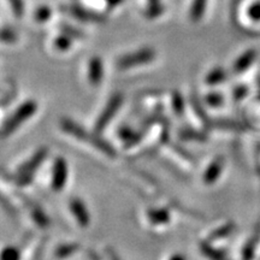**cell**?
<instances>
[{"label": "cell", "mask_w": 260, "mask_h": 260, "mask_svg": "<svg viewBox=\"0 0 260 260\" xmlns=\"http://www.w3.org/2000/svg\"><path fill=\"white\" fill-rule=\"evenodd\" d=\"M60 128L63 132L69 134L73 138L80 140V141L86 142L89 146H92L99 152H102L103 154H105L106 157L115 158L117 157L116 149L112 147L110 142H107L106 140H104L102 136H99L98 133H89L88 130H86L83 126L77 124L76 122H74L73 119L69 118H63L60 121Z\"/></svg>", "instance_id": "1"}, {"label": "cell", "mask_w": 260, "mask_h": 260, "mask_svg": "<svg viewBox=\"0 0 260 260\" xmlns=\"http://www.w3.org/2000/svg\"><path fill=\"white\" fill-rule=\"evenodd\" d=\"M38 109V103L32 99L25 100L24 103H22L0 126V139H6L11 136L16 130L21 128L25 122L29 121L37 113Z\"/></svg>", "instance_id": "2"}, {"label": "cell", "mask_w": 260, "mask_h": 260, "mask_svg": "<svg viewBox=\"0 0 260 260\" xmlns=\"http://www.w3.org/2000/svg\"><path fill=\"white\" fill-rule=\"evenodd\" d=\"M157 57V52L152 47H141L140 50L123 54L116 60V67L118 70H132L136 67H141L152 63Z\"/></svg>", "instance_id": "3"}, {"label": "cell", "mask_w": 260, "mask_h": 260, "mask_svg": "<svg viewBox=\"0 0 260 260\" xmlns=\"http://www.w3.org/2000/svg\"><path fill=\"white\" fill-rule=\"evenodd\" d=\"M48 154L47 148L42 147L38 149L34 154L31 155L28 160H25L21 167H18L17 171H16V182L19 184V186H25L29 182L32 180L35 172L39 168L41 167L42 162L45 161Z\"/></svg>", "instance_id": "4"}, {"label": "cell", "mask_w": 260, "mask_h": 260, "mask_svg": "<svg viewBox=\"0 0 260 260\" xmlns=\"http://www.w3.org/2000/svg\"><path fill=\"white\" fill-rule=\"evenodd\" d=\"M123 105V95L119 93L113 94V95L110 98L109 102L106 103L105 107L103 109V111L100 112L99 117H98L95 125H94V132L100 134V133L104 132L107 126H109L110 122L112 121L113 117H115L117 113H118L119 110Z\"/></svg>", "instance_id": "5"}, {"label": "cell", "mask_w": 260, "mask_h": 260, "mask_svg": "<svg viewBox=\"0 0 260 260\" xmlns=\"http://www.w3.org/2000/svg\"><path fill=\"white\" fill-rule=\"evenodd\" d=\"M69 180V165L63 157H57L53 161L51 176V187L54 191L63 190Z\"/></svg>", "instance_id": "6"}, {"label": "cell", "mask_w": 260, "mask_h": 260, "mask_svg": "<svg viewBox=\"0 0 260 260\" xmlns=\"http://www.w3.org/2000/svg\"><path fill=\"white\" fill-rule=\"evenodd\" d=\"M63 11L73 16L74 18L79 19L84 23H104L106 17L99 12H94L92 10L83 8L79 4H70L63 8Z\"/></svg>", "instance_id": "7"}, {"label": "cell", "mask_w": 260, "mask_h": 260, "mask_svg": "<svg viewBox=\"0 0 260 260\" xmlns=\"http://www.w3.org/2000/svg\"><path fill=\"white\" fill-rule=\"evenodd\" d=\"M70 212L81 228H88L90 224V213L87 205L80 198H73L69 203Z\"/></svg>", "instance_id": "8"}, {"label": "cell", "mask_w": 260, "mask_h": 260, "mask_svg": "<svg viewBox=\"0 0 260 260\" xmlns=\"http://www.w3.org/2000/svg\"><path fill=\"white\" fill-rule=\"evenodd\" d=\"M88 82L92 84L93 87H98L103 82L104 79V63L100 57L94 56L88 61Z\"/></svg>", "instance_id": "9"}, {"label": "cell", "mask_w": 260, "mask_h": 260, "mask_svg": "<svg viewBox=\"0 0 260 260\" xmlns=\"http://www.w3.org/2000/svg\"><path fill=\"white\" fill-rule=\"evenodd\" d=\"M148 222L154 226H162L167 225L171 222V213L167 207H152L147 210Z\"/></svg>", "instance_id": "10"}, {"label": "cell", "mask_w": 260, "mask_h": 260, "mask_svg": "<svg viewBox=\"0 0 260 260\" xmlns=\"http://www.w3.org/2000/svg\"><path fill=\"white\" fill-rule=\"evenodd\" d=\"M224 160L223 158H216L213 161L210 162V165L205 170L203 180L206 184H213L214 182L218 180L220 174L223 171Z\"/></svg>", "instance_id": "11"}, {"label": "cell", "mask_w": 260, "mask_h": 260, "mask_svg": "<svg viewBox=\"0 0 260 260\" xmlns=\"http://www.w3.org/2000/svg\"><path fill=\"white\" fill-rule=\"evenodd\" d=\"M209 0H193L191 2L189 9V18L191 22L198 23L204 17L205 12H206V6Z\"/></svg>", "instance_id": "12"}, {"label": "cell", "mask_w": 260, "mask_h": 260, "mask_svg": "<svg viewBox=\"0 0 260 260\" xmlns=\"http://www.w3.org/2000/svg\"><path fill=\"white\" fill-rule=\"evenodd\" d=\"M255 57H256L255 51H253V50L246 51L245 53H243L242 56L235 61V64H234V73L240 74V73H243V71L248 69L249 65L254 61Z\"/></svg>", "instance_id": "13"}, {"label": "cell", "mask_w": 260, "mask_h": 260, "mask_svg": "<svg viewBox=\"0 0 260 260\" xmlns=\"http://www.w3.org/2000/svg\"><path fill=\"white\" fill-rule=\"evenodd\" d=\"M81 248V246L79 243H63V245L58 246L54 251V254H56L57 258L59 259H65V258H69V256L74 255L75 253L79 252Z\"/></svg>", "instance_id": "14"}, {"label": "cell", "mask_w": 260, "mask_h": 260, "mask_svg": "<svg viewBox=\"0 0 260 260\" xmlns=\"http://www.w3.org/2000/svg\"><path fill=\"white\" fill-rule=\"evenodd\" d=\"M165 10H167V6H165L159 0V2L155 3H149L147 8L145 9L144 16L147 19H155L164 14Z\"/></svg>", "instance_id": "15"}, {"label": "cell", "mask_w": 260, "mask_h": 260, "mask_svg": "<svg viewBox=\"0 0 260 260\" xmlns=\"http://www.w3.org/2000/svg\"><path fill=\"white\" fill-rule=\"evenodd\" d=\"M21 249L17 246L6 245L0 249V260H21Z\"/></svg>", "instance_id": "16"}, {"label": "cell", "mask_w": 260, "mask_h": 260, "mask_svg": "<svg viewBox=\"0 0 260 260\" xmlns=\"http://www.w3.org/2000/svg\"><path fill=\"white\" fill-rule=\"evenodd\" d=\"M225 79H226L225 71H224V69H222V68L218 67V68H214V69L211 70L210 73L206 75V79H205V81H206V83L210 84V86H214V84L224 82Z\"/></svg>", "instance_id": "17"}, {"label": "cell", "mask_w": 260, "mask_h": 260, "mask_svg": "<svg viewBox=\"0 0 260 260\" xmlns=\"http://www.w3.org/2000/svg\"><path fill=\"white\" fill-rule=\"evenodd\" d=\"M18 40V34L14 28L3 27L0 28V42L5 45H12Z\"/></svg>", "instance_id": "18"}, {"label": "cell", "mask_w": 260, "mask_h": 260, "mask_svg": "<svg viewBox=\"0 0 260 260\" xmlns=\"http://www.w3.org/2000/svg\"><path fill=\"white\" fill-rule=\"evenodd\" d=\"M74 39H71L68 35H65L61 32L59 37H57L53 41V47L59 52H68L73 46Z\"/></svg>", "instance_id": "19"}, {"label": "cell", "mask_w": 260, "mask_h": 260, "mask_svg": "<svg viewBox=\"0 0 260 260\" xmlns=\"http://www.w3.org/2000/svg\"><path fill=\"white\" fill-rule=\"evenodd\" d=\"M31 218L35 224L40 228H46L50 224V218L47 217V214L39 206H35L31 209Z\"/></svg>", "instance_id": "20"}, {"label": "cell", "mask_w": 260, "mask_h": 260, "mask_svg": "<svg viewBox=\"0 0 260 260\" xmlns=\"http://www.w3.org/2000/svg\"><path fill=\"white\" fill-rule=\"evenodd\" d=\"M171 107L172 111L176 113L178 117H181L184 113V99L177 90L172 93L171 95Z\"/></svg>", "instance_id": "21"}, {"label": "cell", "mask_w": 260, "mask_h": 260, "mask_svg": "<svg viewBox=\"0 0 260 260\" xmlns=\"http://www.w3.org/2000/svg\"><path fill=\"white\" fill-rule=\"evenodd\" d=\"M52 17V9L47 5H42L34 12V19L38 23H46Z\"/></svg>", "instance_id": "22"}, {"label": "cell", "mask_w": 260, "mask_h": 260, "mask_svg": "<svg viewBox=\"0 0 260 260\" xmlns=\"http://www.w3.org/2000/svg\"><path fill=\"white\" fill-rule=\"evenodd\" d=\"M60 31L63 32V34L68 35V37H70L71 39H74V40H81V39L84 38V34L80 30V29H76L73 27V25L67 23L60 25Z\"/></svg>", "instance_id": "23"}, {"label": "cell", "mask_w": 260, "mask_h": 260, "mask_svg": "<svg viewBox=\"0 0 260 260\" xmlns=\"http://www.w3.org/2000/svg\"><path fill=\"white\" fill-rule=\"evenodd\" d=\"M9 5L11 6L12 14L17 18L23 17L24 15V2L23 0H8Z\"/></svg>", "instance_id": "24"}, {"label": "cell", "mask_w": 260, "mask_h": 260, "mask_svg": "<svg viewBox=\"0 0 260 260\" xmlns=\"http://www.w3.org/2000/svg\"><path fill=\"white\" fill-rule=\"evenodd\" d=\"M205 103L211 107H217L223 103V98L218 93H210L205 96Z\"/></svg>", "instance_id": "25"}, {"label": "cell", "mask_w": 260, "mask_h": 260, "mask_svg": "<svg viewBox=\"0 0 260 260\" xmlns=\"http://www.w3.org/2000/svg\"><path fill=\"white\" fill-rule=\"evenodd\" d=\"M247 15L248 17L254 22L260 21V2L253 3V4L248 8V11H247Z\"/></svg>", "instance_id": "26"}, {"label": "cell", "mask_w": 260, "mask_h": 260, "mask_svg": "<svg viewBox=\"0 0 260 260\" xmlns=\"http://www.w3.org/2000/svg\"><path fill=\"white\" fill-rule=\"evenodd\" d=\"M106 3V5L109 6L110 9H115L117 6H119L124 3V0H104Z\"/></svg>", "instance_id": "27"}, {"label": "cell", "mask_w": 260, "mask_h": 260, "mask_svg": "<svg viewBox=\"0 0 260 260\" xmlns=\"http://www.w3.org/2000/svg\"><path fill=\"white\" fill-rule=\"evenodd\" d=\"M106 254H107V258H109V260H121V258L117 255V253L113 252V249H110V248L107 249Z\"/></svg>", "instance_id": "28"}, {"label": "cell", "mask_w": 260, "mask_h": 260, "mask_svg": "<svg viewBox=\"0 0 260 260\" xmlns=\"http://www.w3.org/2000/svg\"><path fill=\"white\" fill-rule=\"evenodd\" d=\"M169 260H187L186 255L181 254V253H175V254H172Z\"/></svg>", "instance_id": "29"}, {"label": "cell", "mask_w": 260, "mask_h": 260, "mask_svg": "<svg viewBox=\"0 0 260 260\" xmlns=\"http://www.w3.org/2000/svg\"><path fill=\"white\" fill-rule=\"evenodd\" d=\"M155 2H159V0H148V3H155Z\"/></svg>", "instance_id": "30"}]
</instances>
